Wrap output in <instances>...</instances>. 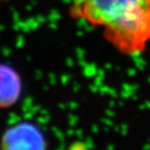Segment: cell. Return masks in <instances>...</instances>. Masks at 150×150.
<instances>
[{
    "label": "cell",
    "mask_w": 150,
    "mask_h": 150,
    "mask_svg": "<svg viewBox=\"0 0 150 150\" xmlns=\"http://www.w3.org/2000/svg\"><path fill=\"white\" fill-rule=\"evenodd\" d=\"M69 9L122 54H141L150 42V0H70Z\"/></svg>",
    "instance_id": "cell-1"
},
{
    "label": "cell",
    "mask_w": 150,
    "mask_h": 150,
    "mask_svg": "<svg viewBox=\"0 0 150 150\" xmlns=\"http://www.w3.org/2000/svg\"><path fill=\"white\" fill-rule=\"evenodd\" d=\"M42 133L33 124L22 122L9 127L3 134L0 150H46Z\"/></svg>",
    "instance_id": "cell-2"
},
{
    "label": "cell",
    "mask_w": 150,
    "mask_h": 150,
    "mask_svg": "<svg viewBox=\"0 0 150 150\" xmlns=\"http://www.w3.org/2000/svg\"><path fill=\"white\" fill-rule=\"evenodd\" d=\"M22 91L19 74L11 67L0 64V109H7L17 102Z\"/></svg>",
    "instance_id": "cell-3"
},
{
    "label": "cell",
    "mask_w": 150,
    "mask_h": 150,
    "mask_svg": "<svg viewBox=\"0 0 150 150\" xmlns=\"http://www.w3.org/2000/svg\"><path fill=\"white\" fill-rule=\"evenodd\" d=\"M0 1H3V0H0Z\"/></svg>",
    "instance_id": "cell-4"
}]
</instances>
